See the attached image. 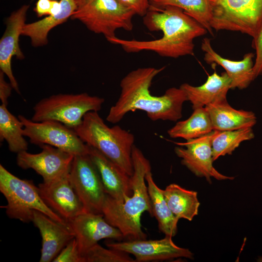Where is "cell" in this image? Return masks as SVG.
<instances>
[{
	"label": "cell",
	"instance_id": "obj_33",
	"mask_svg": "<svg viewBox=\"0 0 262 262\" xmlns=\"http://www.w3.org/2000/svg\"><path fill=\"white\" fill-rule=\"evenodd\" d=\"M253 47L256 50V59L253 66L255 78L262 74V27L253 38Z\"/></svg>",
	"mask_w": 262,
	"mask_h": 262
},
{
	"label": "cell",
	"instance_id": "obj_32",
	"mask_svg": "<svg viewBox=\"0 0 262 262\" xmlns=\"http://www.w3.org/2000/svg\"><path fill=\"white\" fill-rule=\"evenodd\" d=\"M122 5L132 11L135 15L143 17L150 7V0H116Z\"/></svg>",
	"mask_w": 262,
	"mask_h": 262
},
{
	"label": "cell",
	"instance_id": "obj_7",
	"mask_svg": "<svg viewBox=\"0 0 262 262\" xmlns=\"http://www.w3.org/2000/svg\"><path fill=\"white\" fill-rule=\"evenodd\" d=\"M104 102L103 98L86 93L53 95L35 104L31 119L35 122L55 120L74 129L81 124L86 113L99 111Z\"/></svg>",
	"mask_w": 262,
	"mask_h": 262
},
{
	"label": "cell",
	"instance_id": "obj_20",
	"mask_svg": "<svg viewBox=\"0 0 262 262\" xmlns=\"http://www.w3.org/2000/svg\"><path fill=\"white\" fill-rule=\"evenodd\" d=\"M231 82L226 72L219 75L214 71L200 86H194L184 83L180 87L184 92L194 110L227 100V94L230 89Z\"/></svg>",
	"mask_w": 262,
	"mask_h": 262
},
{
	"label": "cell",
	"instance_id": "obj_25",
	"mask_svg": "<svg viewBox=\"0 0 262 262\" xmlns=\"http://www.w3.org/2000/svg\"><path fill=\"white\" fill-rule=\"evenodd\" d=\"M213 131L209 115L205 107L193 110L191 116L178 121L167 131L173 138H181L186 140L196 139Z\"/></svg>",
	"mask_w": 262,
	"mask_h": 262
},
{
	"label": "cell",
	"instance_id": "obj_22",
	"mask_svg": "<svg viewBox=\"0 0 262 262\" xmlns=\"http://www.w3.org/2000/svg\"><path fill=\"white\" fill-rule=\"evenodd\" d=\"M60 11L49 15L41 19L25 24L22 35L30 38L31 44L35 47H41L48 43V36L54 28L62 24L71 18L76 9V0H60Z\"/></svg>",
	"mask_w": 262,
	"mask_h": 262
},
{
	"label": "cell",
	"instance_id": "obj_17",
	"mask_svg": "<svg viewBox=\"0 0 262 262\" xmlns=\"http://www.w3.org/2000/svg\"><path fill=\"white\" fill-rule=\"evenodd\" d=\"M32 222L42 237L40 262L53 261L75 237L68 225L61 224L38 211H33Z\"/></svg>",
	"mask_w": 262,
	"mask_h": 262
},
{
	"label": "cell",
	"instance_id": "obj_10",
	"mask_svg": "<svg viewBox=\"0 0 262 262\" xmlns=\"http://www.w3.org/2000/svg\"><path fill=\"white\" fill-rule=\"evenodd\" d=\"M69 177L85 212L102 214L106 193L97 169L88 154L74 156Z\"/></svg>",
	"mask_w": 262,
	"mask_h": 262
},
{
	"label": "cell",
	"instance_id": "obj_2",
	"mask_svg": "<svg viewBox=\"0 0 262 262\" xmlns=\"http://www.w3.org/2000/svg\"><path fill=\"white\" fill-rule=\"evenodd\" d=\"M164 69L140 67L128 73L120 82V96L110 108L106 120L115 124L129 112L137 110L146 112L152 121L180 119L183 104L188 101L180 87L170 88L160 96L151 95L149 90L153 79Z\"/></svg>",
	"mask_w": 262,
	"mask_h": 262
},
{
	"label": "cell",
	"instance_id": "obj_34",
	"mask_svg": "<svg viewBox=\"0 0 262 262\" xmlns=\"http://www.w3.org/2000/svg\"><path fill=\"white\" fill-rule=\"evenodd\" d=\"M4 75L3 72L0 71V99L1 104L7 105L8 98L10 96L13 87L10 83L5 80Z\"/></svg>",
	"mask_w": 262,
	"mask_h": 262
},
{
	"label": "cell",
	"instance_id": "obj_12",
	"mask_svg": "<svg viewBox=\"0 0 262 262\" xmlns=\"http://www.w3.org/2000/svg\"><path fill=\"white\" fill-rule=\"evenodd\" d=\"M172 237L165 236L160 240H135L120 242H108L110 248L119 250L135 257L137 262L158 261L185 258L193 259L194 255L188 248L177 246Z\"/></svg>",
	"mask_w": 262,
	"mask_h": 262
},
{
	"label": "cell",
	"instance_id": "obj_5",
	"mask_svg": "<svg viewBox=\"0 0 262 262\" xmlns=\"http://www.w3.org/2000/svg\"><path fill=\"white\" fill-rule=\"evenodd\" d=\"M0 191L5 197L6 213L23 222H32L33 212L38 211L64 225L67 222L50 209L42 198L38 187L31 180L16 177L0 164Z\"/></svg>",
	"mask_w": 262,
	"mask_h": 262
},
{
	"label": "cell",
	"instance_id": "obj_14",
	"mask_svg": "<svg viewBox=\"0 0 262 262\" xmlns=\"http://www.w3.org/2000/svg\"><path fill=\"white\" fill-rule=\"evenodd\" d=\"M36 154L23 151L17 153L16 164L23 169H33L43 179L53 180L70 170L74 155L48 145L40 146Z\"/></svg>",
	"mask_w": 262,
	"mask_h": 262
},
{
	"label": "cell",
	"instance_id": "obj_29",
	"mask_svg": "<svg viewBox=\"0 0 262 262\" xmlns=\"http://www.w3.org/2000/svg\"><path fill=\"white\" fill-rule=\"evenodd\" d=\"M82 262H135L128 253L96 244L82 255Z\"/></svg>",
	"mask_w": 262,
	"mask_h": 262
},
{
	"label": "cell",
	"instance_id": "obj_21",
	"mask_svg": "<svg viewBox=\"0 0 262 262\" xmlns=\"http://www.w3.org/2000/svg\"><path fill=\"white\" fill-rule=\"evenodd\" d=\"M211 119L213 130L229 131L252 128L257 118L251 111L236 110L227 100L205 107Z\"/></svg>",
	"mask_w": 262,
	"mask_h": 262
},
{
	"label": "cell",
	"instance_id": "obj_11",
	"mask_svg": "<svg viewBox=\"0 0 262 262\" xmlns=\"http://www.w3.org/2000/svg\"><path fill=\"white\" fill-rule=\"evenodd\" d=\"M213 131L201 137L177 143L174 148L181 163L198 177L205 178L209 183L212 178L221 180L234 179L219 173L213 166L211 140Z\"/></svg>",
	"mask_w": 262,
	"mask_h": 262
},
{
	"label": "cell",
	"instance_id": "obj_28",
	"mask_svg": "<svg viewBox=\"0 0 262 262\" xmlns=\"http://www.w3.org/2000/svg\"><path fill=\"white\" fill-rule=\"evenodd\" d=\"M151 5L173 6L182 9L213 35L210 22L211 8L209 0H150Z\"/></svg>",
	"mask_w": 262,
	"mask_h": 262
},
{
	"label": "cell",
	"instance_id": "obj_8",
	"mask_svg": "<svg viewBox=\"0 0 262 262\" xmlns=\"http://www.w3.org/2000/svg\"><path fill=\"white\" fill-rule=\"evenodd\" d=\"M215 31L239 32L254 38L262 27V0H209Z\"/></svg>",
	"mask_w": 262,
	"mask_h": 262
},
{
	"label": "cell",
	"instance_id": "obj_31",
	"mask_svg": "<svg viewBox=\"0 0 262 262\" xmlns=\"http://www.w3.org/2000/svg\"><path fill=\"white\" fill-rule=\"evenodd\" d=\"M61 8L60 1L57 0H37L34 11L38 17L58 13Z\"/></svg>",
	"mask_w": 262,
	"mask_h": 262
},
{
	"label": "cell",
	"instance_id": "obj_13",
	"mask_svg": "<svg viewBox=\"0 0 262 262\" xmlns=\"http://www.w3.org/2000/svg\"><path fill=\"white\" fill-rule=\"evenodd\" d=\"M69 170L53 180L43 181L38 186L46 204L66 222L85 213L70 180Z\"/></svg>",
	"mask_w": 262,
	"mask_h": 262
},
{
	"label": "cell",
	"instance_id": "obj_26",
	"mask_svg": "<svg viewBox=\"0 0 262 262\" xmlns=\"http://www.w3.org/2000/svg\"><path fill=\"white\" fill-rule=\"evenodd\" d=\"M23 125L18 117L13 115L7 105L0 106V140H5L9 150L18 153L28 149V144L23 133Z\"/></svg>",
	"mask_w": 262,
	"mask_h": 262
},
{
	"label": "cell",
	"instance_id": "obj_1",
	"mask_svg": "<svg viewBox=\"0 0 262 262\" xmlns=\"http://www.w3.org/2000/svg\"><path fill=\"white\" fill-rule=\"evenodd\" d=\"M143 17V23L148 30L162 32L161 38L137 40L116 36L107 41L119 45L128 53L150 51L162 57L176 58L194 55V40L208 32L182 9L173 6L157 7L150 5Z\"/></svg>",
	"mask_w": 262,
	"mask_h": 262
},
{
	"label": "cell",
	"instance_id": "obj_4",
	"mask_svg": "<svg viewBox=\"0 0 262 262\" xmlns=\"http://www.w3.org/2000/svg\"><path fill=\"white\" fill-rule=\"evenodd\" d=\"M73 130L85 144L100 151L132 176L133 134L118 125L109 127L97 111L86 113L81 124Z\"/></svg>",
	"mask_w": 262,
	"mask_h": 262
},
{
	"label": "cell",
	"instance_id": "obj_19",
	"mask_svg": "<svg viewBox=\"0 0 262 262\" xmlns=\"http://www.w3.org/2000/svg\"><path fill=\"white\" fill-rule=\"evenodd\" d=\"M204 52V61L210 65H218L222 66L231 80L230 89L246 88L255 79L254 72L253 53L246 54L242 60L238 61L224 58L219 55L213 49L211 40L208 38L203 39L201 45Z\"/></svg>",
	"mask_w": 262,
	"mask_h": 262
},
{
	"label": "cell",
	"instance_id": "obj_3",
	"mask_svg": "<svg viewBox=\"0 0 262 262\" xmlns=\"http://www.w3.org/2000/svg\"><path fill=\"white\" fill-rule=\"evenodd\" d=\"M133 173L131 176L132 194L123 201H119L106 194L102 208L105 219L117 228L127 240H145L140 222L145 211L152 216L147 186L145 183L147 172L151 170L149 161L134 145L132 150Z\"/></svg>",
	"mask_w": 262,
	"mask_h": 262
},
{
	"label": "cell",
	"instance_id": "obj_16",
	"mask_svg": "<svg viewBox=\"0 0 262 262\" xmlns=\"http://www.w3.org/2000/svg\"><path fill=\"white\" fill-rule=\"evenodd\" d=\"M30 5H23L11 14L5 20L6 29L0 40V69L7 76L13 89L18 94L20 91L11 66L14 56L22 60L24 55L19 45V36L25 25Z\"/></svg>",
	"mask_w": 262,
	"mask_h": 262
},
{
	"label": "cell",
	"instance_id": "obj_6",
	"mask_svg": "<svg viewBox=\"0 0 262 262\" xmlns=\"http://www.w3.org/2000/svg\"><path fill=\"white\" fill-rule=\"evenodd\" d=\"M72 19L81 21L90 31L104 36L107 40L116 37L119 29H133L135 15L116 0H76Z\"/></svg>",
	"mask_w": 262,
	"mask_h": 262
},
{
	"label": "cell",
	"instance_id": "obj_24",
	"mask_svg": "<svg viewBox=\"0 0 262 262\" xmlns=\"http://www.w3.org/2000/svg\"><path fill=\"white\" fill-rule=\"evenodd\" d=\"M162 191L170 210L179 219L191 221L198 214L200 203L196 191L175 183L167 186Z\"/></svg>",
	"mask_w": 262,
	"mask_h": 262
},
{
	"label": "cell",
	"instance_id": "obj_18",
	"mask_svg": "<svg viewBox=\"0 0 262 262\" xmlns=\"http://www.w3.org/2000/svg\"><path fill=\"white\" fill-rule=\"evenodd\" d=\"M87 147L88 154L97 169L106 193L119 201L131 196V177L100 151L88 145Z\"/></svg>",
	"mask_w": 262,
	"mask_h": 262
},
{
	"label": "cell",
	"instance_id": "obj_30",
	"mask_svg": "<svg viewBox=\"0 0 262 262\" xmlns=\"http://www.w3.org/2000/svg\"><path fill=\"white\" fill-rule=\"evenodd\" d=\"M53 262H82L77 242L75 237L61 251Z\"/></svg>",
	"mask_w": 262,
	"mask_h": 262
},
{
	"label": "cell",
	"instance_id": "obj_9",
	"mask_svg": "<svg viewBox=\"0 0 262 262\" xmlns=\"http://www.w3.org/2000/svg\"><path fill=\"white\" fill-rule=\"evenodd\" d=\"M18 118L23 125V133L32 144L48 145L74 156L88 154L87 145L75 131L55 120L35 122L22 115Z\"/></svg>",
	"mask_w": 262,
	"mask_h": 262
},
{
	"label": "cell",
	"instance_id": "obj_23",
	"mask_svg": "<svg viewBox=\"0 0 262 262\" xmlns=\"http://www.w3.org/2000/svg\"><path fill=\"white\" fill-rule=\"evenodd\" d=\"M145 179L147 184L152 216L158 222L159 229L165 236L174 237L177 233L179 219L170 210L162 190L158 187L153 180L151 170L147 172Z\"/></svg>",
	"mask_w": 262,
	"mask_h": 262
},
{
	"label": "cell",
	"instance_id": "obj_15",
	"mask_svg": "<svg viewBox=\"0 0 262 262\" xmlns=\"http://www.w3.org/2000/svg\"><path fill=\"white\" fill-rule=\"evenodd\" d=\"M67 223L74 233L81 255L103 239L124 238L121 232L108 223L102 214L83 213Z\"/></svg>",
	"mask_w": 262,
	"mask_h": 262
},
{
	"label": "cell",
	"instance_id": "obj_27",
	"mask_svg": "<svg viewBox=\"0 0 262 262\" xmlns=\"http://www.w3.org/2000/svg\"><path fill=\"white\" fill-rule=\"evenodd\" d=\"M254 137L252 128L229 131L213 130L211 140L213 161L220 156L231 155L242 142Z\"/></svg>",
	"mask_w": 262,
	"mask_h": 262
}]
</instances>
